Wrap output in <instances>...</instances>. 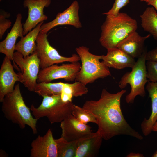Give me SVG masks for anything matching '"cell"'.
<instances>
[{"label":"cell","mask_w":157,"mask_h":157,"mask_svg":"<svg viewBox=\"0 0 157 157\" xmlns=\"http://www.w3.org/2000/svg\"><path fill=\"white\" fill-rule=\"evenodd\" d=\"M72 114L82 123L86 124L89 122L97 123L95 117L92 113L82 107L74 104L72 106Z\"/></svg>","instance_id":"25"},{"label":"cell","mask_w":157,"mask_h":157,"mask_svg":"<svg viewBox=\"0 0 157 157\" xmlns=\"http://www.w3.org/2000/svg\"><path fill=\"white\" fill-rule=\"evenodd\" d=\"M129 2V0H115L111 8L103 14L115 15L119 13L120 10Z\"/></svg>","instance_id":"28"},{"label":"cell","mask_w":157,"mask_h":157,"mask_svg":"<svg viewBox=\"0 0 157 157\" xmlns=\"http://www.w3.org/2000/svg\"><path fill=\"white\" fill-rule=\"evenodd\" d=\"M147 77L149 81L157 82V61H146Z\"/></svg>","instance_id":"26"},{"label":"cell","mask_w":157,"mask_h":157,"mask_svg":"<svg viewBox=\"0 0 157 157\" xmlns=\"http://www.w3.org/2000/svg\"><path fill=\"white\" fill-rule=\"evenodd\" d=\"M51 0H24V6L28 9V17L23 25V35L27 34L40 22L47 20L44 13V7H48Z\"/></svg>","instance_id":"11"},{"label":"cell","mask_w":157,"mask_h":157,"mask_svg":"<svg viewBox=\"0 0 157 157\" xmlns=\"http://www.w3.org/2000/svg\"><path fill=\"white\" fill-rule=\"evenodd\" d=\"M152 131L157 132V120L153 126Z\"/></svg>","instance_id":"32"},{"label":"cell","mask_w":157,"mask_h":157,"mask_svg":"<svg viewBox=\"0 0 157 157\" xmlns=\"http://www.w3.org/2000/svg\"><path fill=\"white\" fill-rule=\"evenodd\" d=\"M1 103V111L7 119L18 124L21 129L27 125L32 129L33 134L37 133L38 119L33 116L30 108L26 105L19 83L15 85L13 92L5 97Z\"/></svg>","instance_id":"3"},{"label":"cell","mask_w":157,"mask_h":157,"mask_svg":"<svg viewBox=\"0 0 157 157\" xmlns=\"http://www.w3.org/2000/svg\"><path fill=\"white\" fill-rule=\"evenodd\" d=\"M102 60L108 67L117 69L132 68L136 62L134 58L117 47L107 49V54L103 55Z\"/></svg>","instance_id":"17"},{"label":"cell","mask_w":157,"mask_h":157,"mask_svg":"<svg viewBox=\"0 0 157 157\" xmlns=\"http://www.w3.org/2000/svg\"><path fill=\"white\" fill-rule=\"evenodd\" d=\"M11 60L6 56L3 60L0 69V102H2L5 97L13 92L17 81L22 83L23 79L19 72L16 73L13 69Z\"/></svg>","instance_id":"12"},{"label":"cell","mask_w":157,"mask_h":157,"mask_svg":"<svg viewBox=\"0 0 157 157\" xmlns=\"http://www.w3.org/2000/svg\"><path fill=\"white\" fill-rule=\"evenodd\" d=\"M153 0H140L141 1H144L146 2H147V3H149V2Z\"/></svg>","instance_id":"34"},{"label":"cell","mask_w":157,"mask_h":157,"mask_svg":"<svg viewBox=\"0 0 157 157\" xmlns=\"http://www.w3.org/2000/svg\"><path fill=\"white\" fill-rule=\"evenodd\" d=\"M10 16L9 13L4 12L0 13V39H2L6 31L11 25V22L6 18Z\"/></svg>","instance_id":"27"},{"label":"cell","mask_w":157,"mask_h":157,"mask_svg":"<svg viewBox=\"0 0 157 157\" xmlns=\"http://www.w3.org/2000/svg\"><path fill=\"white\" fill-rule=\"evenodd\" d=\"M144 155L140 153L131 152L128 154L127 157H144Z\"/></svg>","instance_id":"30"},{"label":"cell","mask_w":157,"mask_h":157,"mask_svg":"<svg viewBox=\"0 0 157 157\" xmlns=\"http://www.w3.org/2000/svg\"><path fill=\"white\" fill-rule=\"evenodd\" d=\"M55 140L57 144L58 157H75L76 141L69 142L61 137Z\"/></svg>","instance_id":"24"},{"label":"cell","mask_w":157,"mask_h":157,"mask_svg":"<svg viewBox=\"0 0 157 157\" xmlns=\"http://www.w3.org/2000/svg\"><path fill=\"white\" fill-rule=\"evenodd\" d=\"M147 4L153 6L157 12V0H153L147 3Z\"/></svg>","instance_id":"31"},{"label":"cell","mask_w":157,"mask_h":157,"mask_svg":"<svg viewBox=\"0 0 157 157\" xmlns=\"http://www.w3.org/2000/svg\"><path fill=\"white\" fill-rule=\"evenodd\" d=\"M146 61H157V47L147 52Z\"/></svg>","instance_id":"29"},{"label":"cell","mask_w":157,"mask_h":157,"mask_svg":"<svg viewBox=\"0 0 157 157\" xmlns=\"http://www.w3.org/2000/svg\"><path fill=\"white\" fill-rule=\"evenodd\" d=\"M75 50L81 63L76 81L86 85L93 83L97 79L111 76L109 67L100 61L102 60L103 55L93 54L89 52V48L85 46H79Z\"/></svg>","instance_id":"4"},{"label":"cell","mask_w":157,"mask_h":157,"mask_svg":"<svg viewBox=\"0 0 157 157\" xmlns=\"http://www.w3.org/2000/svg\"><path fill=\"white\" fill-rule=\"evenodd\" d=\"M141 25L144 30L149 33L157 40V12L153 7L147 8L140 16Z\"/></svg>","instance_id":"21"},{"label":"cell","mask_w":157,"mask_h":157,"mask_svg":"<svg viewBox=\"0 0 157 157\" xmlns=\"http://www.w3.org/2000/svg\"><path fill=\"white\" fill-rule=\"evenodd\" d=\"M22 19L21 14L18 13L10 32L8 33L4 40L0 42V52L5 54L13 61L14 67L19 72L20 71V69L14 62L13 56L17 39L18 37L22 38L24 37V29L22 27L23 24L21 23Z\"/></svg>","instance_id":"15"},{"label":"cell","mask_w":157,"mask_h":157,"mask_svg":"<svg viewBox=\"0 0 157 157\" xmlns=\"http://www.w3.org/2000/svg\"><path fill=\"white\" fill-rule=\"evenodd\" d=\"M13 59L20 69L23 79L22 84L29 91L34 92L40 68L37 52L35 51L24 58L16 51L14 53Z\"/></svg>","instance_id":"8"},{"label":"cell","mask_w":157,"mask_h":157,"mask_svg":"<svg viewBox=\"0 0 157 157\" xmlns=\"http://www.w3.org/2000/svg\"><path fill=\"white\" fill-rule=\"evenodd\" d=\"M152 157H157V150L154 153L152 156Z\"/></svg>","instance_id":"33"},{"label":"cell","mask_w":157,"mask_h":157,"mask_svg":"<svg viewBox=\"0 0 157 157\" xmlns=\"http://www.w3.org/2000/svg\"><path fill=\"white\" fill-rule=\"evenodd\" d=\"M147 52L146 47L142 54L138 58L134 66L131 68V71L124 74L119 83V86L121 89L125 88L128 84L131 86V91L125 98V101L127 103H133L137 96L143 97L145 96V86L146 84L149 81L147 77L146 65Z\"/></svg>","instance_id":"5"},{"label":"cell","mask_w":157,"mask_h":157,"mask_svg":"<svg viewBox=\"0 0 157 157\" xmlns=\"http://www.w3.org/2000/svg\"><path fill=\"white\" fill-rule=\"evenodd\" d=\"M30 157H58L56 143L51 128L43 136L38 135L31 144Z\"/></svg>","instance_id":"13"},{"label":"cell","mask_w":157,"mask_h":157,"mask_svg":"<svg viewBox=\"0 0 157 157\" xmlns=\"http://www.w3.org/2000/svg\"><path fill=\"white\" fill-rule=\"evenodd\" d=\"M146 88L148 93L149 97L151 99L152 111L148 119H144L141 127L143 135L147 136L152 131L153 126L157 120V82H148Z\"/></svg>","instance_id":"19"},{"label":"cell","mask_w":157,"mask_h":157,"mask_svg":"<svg viewBox=\"0 0 157 157\" xmlns=\"http://www.w3.org/2000/svg\"><path fill=\"white\" fill-rule=\"evenodd\" d=\"M78 62L63 64L61 65L54 64L40 70L37 83H49L58 79L63 78L66 81H72L76 80L81 68Z\"/></svg>","instance_id":"9"},{"label":"cell","mask_w":157,"mask_h":157,"mask_svg":"<svg viewBox=\"0 0 157 157\" xmlns=\"http://www.w3.org/2000/svg\"><path fill=\"white\" fill-rule=\"evenodd\" d=\"M88 90L86 85L76 81L73 83H66L60 94L62 101L65 102H72L73 97L81 96L86 94Z\"/></svg>","instance_id":"22"},{"label":"cell","mask_w":157,"mask_h":157,"mask_svg":"<svg viewBox=\"0 0 157 157\" xmlns=\"http://www.w3.org/2000/svg\"><path fill=\"white\" fill-rule=\"evenodd\" d=\"M97 131L92 132L76 140L75 157H94L98 154L103 139Z\"/></svg>","instance_id":"16"},{"label":"cell","mask_w":157,"mask_h":157,"mask_svg":"<svg viewBox=\"0 0 157 157\" xmlns=\"http://www.w3.org/2000/svg\"><path fill=\"white\" fill-rule=\"evenodd\" d=\"M151 36L149 34L144 36L140 35L135 31L121 41L117 47L133 58H138L143 53L146 47L145 40Z\"/></svg>","instance_id":"18"},{"label":"cell","mask_w":157,"mask_h":157,"mask_svg":"<svg viewBox=\"0 0 157 157\" xmlns=\"http://www.w3.org/2000/svg\"><path fill=\"white\" fill-rule=\"evenodd\" d=\"M78 2L74 1L70 6L62 12L58 13L52 21L43 24L40 32L47 33L52 28L58 25H70L78 28L82 26L79 15Z\"/></svg>","instance_id":"10"},{"label":"cell","mask_w":157,"mask_h":157,"mask_svg":"<svg viewBox=\"0 0 157 157\" xmlns=\"http://www.w3.org/2000/svg\"><path fill=\"white\" fill-rule=\"evenodd\" d=\"M42 22L28 32L24 37L16 44L15 50L21 53L24 58L32 54L36 50V41L40 32V27L43 23Z\"/></svg>","instance_id":"20"},{"label":"cell","mask_w":157,"mask_h":157,"mask_svg":"<svg viewBox=\"0 0 157 157\" xmlns=\"http://www.w3.org/2000/svg\"><path fill=\"white\" fill-rule=\"evenodd\" d=\"M61 137L67 141H75L92 132L91 127L82 123L72 114L61 122Z\"/></svg>","instance_id":"14"},{"label":"cell","mask_w":157,"mask_h":157,"mask_svg":"<svg viewBox=\"0 0 157 157\" xmlns=\"http://www.w3.org/2000/svg\"><path fill=\"white\" fill-rule=\"evenodd\" d=\"M65 84L66 83L61 82L37 83L34 92L42 97L60 94Z\"/></svg>","instance_id":"23"},{"label":"cell","mask_w":157,"mask_h":157,"mask_svg":"<svg viewBox=\"0 0 157 157\" xmlns=\"http://www.w3.org/2000/svg\"><path fill=\"white\" fill-rule=\"evenodd\" d=\"M1 0H0V1H1Z\"/></svg>","instance_id":"35"},{"label":"cell","mask_w":157,"mask_h":157,"mask_svg":"<svg viewBox=\"0 0 157 157\" xmlns=\"http://www.w3.org/2000/svg\"><path fill=\"white\" fill-rule=\"evenodd\" d=\"M47 36V33L40 32L36 41L35 51L40 60L41 69L56 64L66 62L74 63L80 60L79 56L76 54H72L69 57L61 55L55 48L50 45Z\"/></svg>","instance_id":"7"},{"label":"cell","mask_w":157,"mask_h":157,"mask_svg":"<svg viewBox=\"0 0 157 157\" xmlns=\"http://www.w3.org/2000/svg\"><path fill=\"white\" fill-rule=\"evenodd\" d=\"M126 92L123 90L111 93L103 88L99 100L87 101L82 106L94 115L98 126L97 131L105 140L120 135H129L140 140L143 139V137L128 124L123 115L121 99Z\"/></svg>","instance_id":"1"},{"label":"cell","mask_w":157,"mask_h":157,"mask_svg":"<svg viewBox=\"0 0 157 157\" xmlns=\"http://www.w3.org/2000/svg\"><path fill=\"white\" fill-rule=\"evenodd\" d=\"M138 28L137 21L126 13L107 15L101 27L99 41L106 49L117 47L118 44Z\"/></svg>","instance_id":"2"},{"label":"cell","mask_w":157,"mask_h":157,"mask_svg":"<svg viewBox=\"0 0 157 157\" xmlns=\"http://www.w3.org/2000/svg\"><path fill=\"white\" fill-rule=\"evenodd\" d=\"M42 101L37 108L33 104L30 108L35 118L38 119L46 117L51 124L61 122L72 114V102H65L61 98L60 94L42 97Z\"/></svg>","instance_id":"6"}]
</instances>
